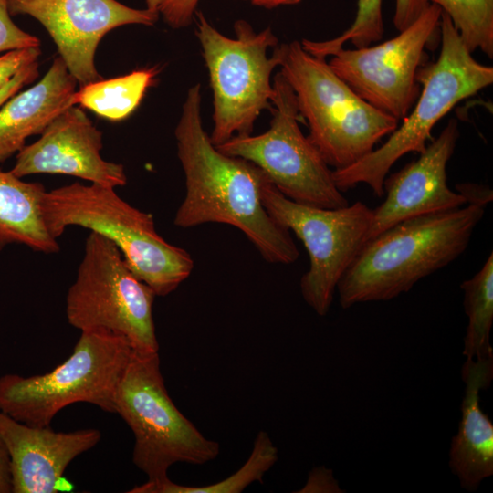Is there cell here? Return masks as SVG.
<instances>
[{
	"mask_svg": "<svg viewBox=\"0 0 493 493\" xmlns=\"http://www.w3.org/2000/svg\"><path fill=\"white\" fill-rule=\"evenodd\" d=\"M202 56L214 97V128L210 135L216 146L234 136L249 135L265 110H271V75L279 59L272 49L278 39L271 27L257 32L243 19L234 24L236 38L215 29L202 12H195Z\"/></svg>",
	"mask_w": 493,
	"mask_h": 493,
	"instance_id": "obj_8",
	"label": "cell"
},
{
	"mask_svg": "<svg viewBox=\"0 0 493 493\" xmlns=\"http://www.w3.org/2000/svg\"><path fill=\"white\" fill-rule=\"evenodd\" d=\"M439 6L469 52L493 58V0H430Z\"/></svg>",
	"mask_w": 493,
	"mask_h": 493,
	"instance_id": "obj_23",
	"label": "cell"
},
{
	"mask_svg": "<svg viewBox=\"0 0 493 493\" xmlns=\"http://www.w3.org/2000/svg\"><path fill=\"white\" fill-rule=\"evenodd\" d=\"M458 193L467 205L486 207L493 199L492 189L484 184L475 183H460L456 185Z\"/></svg>",
	"mask_w": 493,
	"mask_h": 493,
	"instance_id": "obj_30",
	"label": "cell"
},
{
	"mask_svg": "<svg viewBox=\"0 0 493 493\" xmlns=\"http://www.w3.org/2000/svg\"><path fill=\"white\" fill-rule=\"evenodd\" d=\"M41 209L56 239L68 226H78L114 243L129 268L156 296L174 291L192 273L190 254L163 238L152 215L121 199L114 188L76 182L46 191Z\"/></svg>",
	"mask_w": 493,
	"mask_h": 493,
	"instance_id": "obj_3",
	"label": "cell"
},
{
	"mask_svg": "<svg viewBox=\"0 0 493 493\" xmlns=\"http://www.w3.org/2000/svg\"><path fill=\"white\" fill-rule=\"evenodd\" d=\"M464 309L468 319L463 354L467 359L493 357L490 330L493 323V254L482 267L460 285Z\"/></svg>",
	"mask_w": 493,
	"mask_h": 493,
	"instance_id": "obj_21",
	"label": "cell"
},
{
	"mask_svg": "<svg viewBox=\"0 0 493 493\" xmlns=\"http://www.w3.org/2000/svg\"><path fill=\"white\" fill-rule=\"evenodd\" d=\"M458 138V122L451 119L416 160L385 177V199L372 210L366 241L402 221L456 209L466 204L447 185L446 165Z\"/></svg>",
	"mask_w": 493,
	"mask_h": 493,
	"instance_id": "obj_15",
	"label": "cell"
},
{
	"mask_svg": "<svg viewBox=\"0 0 493 493\" xmlns=\"http://www.w3.org/2000/svg\"><path fill=\"white\" fill-rule=\"evenodd\" d=\"M152 289L125 263L118 247L95 232L88 236L77 277L66 299L68 323L125 338L133 351H159Z\"/></svg>",
	"mask_w": 493,
	"mask_h": 493,
	"instance_id": "obj_9",
	"label": "cell"
},
{
	"mask_svg": "<svg viewBox=\"0 0 493 493\" xmlns=\"http://www.w3.org/2000/svg\"><path fill=\"white\" fill-rule=\"evenodd\" d=\"M272 84V119L267 131L234 136L216 149L258 166L283 195L296 203L324 209L348 205L330 166L300 130L299 121L303 119L290 85L279 71Z\"/></svg>",
	"mask_w": 493,
	"mask_h": 493,
	"instance_id": "obj_10",
	"label": "cell"
},
{
	"mask_svg": "<svg viewBox=\"0 0 493 493\" xmlns=\"http://www.w3.org/2000/svg\"><path fill=\"white\" fill-rule=\"evenodd\" d=\"M46 189L25 182L11 171L0 170V250L22 244L44 254H55L59 245L48 232L41 209Z\"/></svg>",
	"mask_w": 493,
	"mask_h": 493,
	"instance_id": "obj_19",
	"label": "cell"
},
{
	"mask_svg": "<svg viewBox=\"0 0 493 493\" xmlns=\"http://www.w3.org/2000/svg\"><path fill=\"white\" fill-rule=\"evenodd\" d=\"M440 40L438 58L418 72L422 89L402 125L378 149L350 166L332 171L341 192L365 184L376 196L382 197L383 182L392 166L406 153L424 151L433 128L444 116L458 102L492 84L493 68L472 57L443 12Z\"/></svg>",
	"mask_w": 493,
	"mask_h": 493,
	"instance_id": "obj_5",
	"label": "cell"
},
{
	"mask_svg": "<svg viewBox=\"0 0 493 493\" xmlns=\"http://www.w3.org/2000/svg\"><path fill=\"white\" fill-rule=\"evenodd\" d=\"M11 16L37 20L80 86L103 79L95 66L97 47L110 30L126 25L153 26L159 13L117 0H6Z\"/></svg>",
	"mask_w": 493,
	"mask_h": 493,
	"instance_id": "obj_13",
	"label": "cell"
},
{
	"mask_svg": "<svg viewBox=\"0 0 493 493\" xmlns=\"http://www.w3.org/2000/svg\"><path fill=\"white\" fill-rule=\"evenodd\" d=\"M38 61H35L20 69L12 79L0 89V107L12 96L27 84L32 83L38 76Z\"/></svg>",
	"mask_w": 493,
	"mask_h": 493,
	"instance_id": "obj_29",
	"label": "cell"
},
{
	"mask_svg": "<svg viewBox=\"0 0 493 493\" xmlns=\"http://www.w3.org/2000/svg\"><path fill=\"white\" fill-rule=\"evenodd\" d=\"M77 84L58 56L37 83L18 91L0 107V162L20 152L30 136L41 134L58 114L72 106Z\"/></svg>",
	"mask_w": 493,
	"mask_h": 493,
	"instance_id": "obj_18",
	"label": "cell"
},
{
	"mask_svg": "<svg viewBox=\"0 0 493 493\" xmlns=\"http://www.w3.org/2000/svg\"><path fill=\"white\" fill-rule=\"evenodd\" d=\"M278 460V449L265 431H259L245 464L226 478L211 485L184 486L168 478L147 481L135 486L130 493H240L254 482H263L265 474Z\"/></svg>",
	"mask_w": 493,
	"mask_h": 493,
	"instance_id": "obj_22",
	"label": "cell"
},
{
	"mask_svg": "<svg viewBox=\"0 0 493 493\" xmlns=\"http://www.w3.org/2000/svg\"><path fill=\"white\" fill-rule=\"evenodd\" d=\"M128 341L105 330H82L72 353L52 371L0 377V411L31 426H49L75 403L115 413L116 392L131 358Z\"/></svg>",
	"mask_w": 493,
	"mask_h": 493,
	"instance_id": "obj_6",
	"label": "cell"
},
{
	"mask_svg": "<svg viewBox=\"0 0 493 493\" xmlns=\"http://www.w3.org/2000/svg\"><path fill=\"white\" fill-rule=\"evenodd\" d=\"M0 436L10 458L12 493L71 490L63 477L69 463L100 440L95 428L57 432L31 426L0 411Z\"/></svg>",
	"mask_w": 493,
	"mask_h": 493,
	"instance_id": "obj_16",
	"label": "cell"
},
{
	"mask_svg": "<svg viewBox=\"0 0 493 493\" xmlns=\"http://www.w3.org/2000/svg\"><path fill=\"white\" fill-rule=\"evenodd\" d=\"M260 199L268 215L304 244L309 268L300 279L306 303L320 316L328 313L337 285L366 241L372 209L362 202L324 209L296 203L264 179Z\"/></svg>",
	"mask_w": 493,
	"mask_h": 493,
	"instance_id": "obj_11",
	"label": "cell"
},
{
	"mask_svg": "<svg viewBox=\"0 0 493 493\" xmlns=\"http://www.w3.org/2000/svg\"><path fill=\"white\" fill-rule=\"evenodd\" d=\"M466 384L457 434L452 438L449 467L467 491L493 475V424L479 405V393L493 379V357L467 359L462 368Z\"/></svg>",
	"mask_w": 493,
	"mask_h": 493,
	"instance_id": "obj_17",
	"label": "cell"
},
{
	"mask_svg": "<svg viewBox=\"0 0 493 493\" xmlns=\"http://www.w3.org/2000/svg\"><path fill=\"white\" fill-rule=\"evenodd\" d=\"M484 213L467 205L415 216L367 240L337 285L341 308L408 292L465 252Z\"/></svg>",
	"mask_w": 493,
	"mask_h": 493,
	"instance_id": "obj_2",
	"label": "cell"
},
{
	"mask_svg": "<svg viewBox=\"0 0 493 493\" xmlns=\"http://www.w3.org/2000/svg\"><path fill=\"white\" fill-rule=\"evenodd\" d=\"M157 72L156 68H141L80 86L71 97V105L86 108L110 121H121L140 105Z\"/></svg>",
	"mask_w": 493,
	"mask_h": 493,
	"instance_id": "obj_20",
	"label": "cell"
},
{
	"mask_svg": "<svg viewBox=\"0 0 493 493\" xmlns=\"http://www.w3.org/2000/svg\"><path fill=\"white\" fill-rule=\"evenodd\" d=\"M430 0H395L393 25L402 31L414 22L430 5Z\"/></svg>",
	"mask_w": 493,
	"mask_h": 493,
	"instance_id": "obj_28",
	"label": "cell"
},
{
	"mask_svg": "<svg viewBox=\"0 0 493 493\" xmlns=\"http://www.w3.org/2000/svg\"><path fill=\"white\" fill-rule=\"evenodd\" d=\"M11 16L6 0H0V53L40 47V40L17 26Z\"/></svg>",
	"mask_w": 493,
	"mask_h": 493,
	"instance_id": "obj_25",
	"label": "cell"
},
{
	"mask_svg": "<svg viewBox=\"0 0 493 493\" xmlns=\"http://www.w3.org/2000/svg\"><path fill=\"white\" fill-rule=\"evenodd\" d=\"M382 4L383 0H357L356 16L348 29L330 40L303 39L300 42L303 48L316 57L326 58L346 43L360 48L381 40L383 35Z\"/></svg>",
	"mask_w": 493,
	"mask_h": 493,
	"instance_id": "obj_24",
	"label": "cell"
},
{
	"mask_svg": "<svg viewBox=\"0 0 493 493\" xmlns=\"http://www.w3.org/2000/svg\"><path fill=\"white\" fill-rule=\"evenodd\" d=\"M0 493H12L10 458L0 436Z\"/></svg>",
	"mask_w": 493,
	"mask_h": 493,
	"instance_id": "obj_31",
	"label": "cell"
},
{
	"mask_svg": "<svg viewBox=\"0 0 493 493\" xmlns=\"http://www.w3.org/2000/svg\"><path fill=\"white\" fill-rule=\"evenodd\" d=\"M199 0H165L159 9L164 22L173 28L190 26Z\"/></svg>",
	"mask_w": 493,
	"mask_h": 493,
	"instance_id": "obj_27",
	"label": "cell"
},
{
	"mask_svg": "<svg viewBox=\"0 0 493 493\" xmlns=\"http://www.w3.org/2000/svg\"><path fill=\"white\" fill-rule=\"evenodd\" d=\"M442 11L430 5L394 37L376 46L334 52L328 64L362 99L374 108L403 120L421 89L419 70L426 48L438 39Z\"/></svg>",
	"mask_w": 493,
	"mask_h": 493,
	"instance_id": "obj_12",
	"label": "cell"
},
{
	"mask_svg": "<svg viewBox=\"0 0 493 493\" xmlns=\"http://www.w3.org/2000/svg\"><path fill=\"white\" fill-rule=\"evenodd\" d=\"M272 49L308 122V138L329 166L338 170L353 164L398 127V120L362 99L325 58L306 51L299 41Z\"/></svg>",
	"mask_w": 493,
	"mask_h": 493,
	"instance_id": "obj_4",
	"label": "cell"
},
{
	"mask_svg": "<svg viewBox=\"0 0 493 493\" xmlns=\"http://www.w3.org/2000/svg\"><path fill=\"white\" fill-rule=\"evenodd\" d=\"M102 133L79 106L58 114L35 142L16 154L10 170L22 178L31 174H66L114 188L127 184L122 164L100 154Z\"/></svg>",
	"mask_w": 493,
	"mask_h": 493,
	"instance_id": "obj_14",
	"label": "cell"
},
{
	"mask_svg": "<svg viewBox=\"0 0 493 493\" xmlns=\"http://www.w3.org/2000/svg\"><path fill=\"white\" fill-rule=\"evenodd\" d=\"M115 414L134 435L132 461L150 482L168 478L175 463L203 465L220 453L171 399L161 372L159 351H131L119 383Z\"/></svg>",
	"mask_w": 493,
	"mask_h": 493,
	"instance_id": "obj_7",
	"label": "cell"
},
{
	"mask_svg": "<svg viewBox=\"0 0 493 493\" xmlns=\"http://www.w3.org/2000/svg\"><path fill=\"white\" fill-rule=\"evenodd\" d=\"M201 85L192 86L174 130L177 155L185 177V195L173 224L187 228L206 223L233 226L270 263L291 264L299 251L290 231L263 206L260 188L267 174L253 163L221 152L201 117Z\"/></svg>",
	"mask_w": 493,
	"mask_h": 493,
	"instance_id": "obj_1",
	"label": "cell"
},
{
	"mask_svg": "<svg viewBox=\"0 0 493 493\" xmlns=\"http://www.w3.org/2000/svg\"><path fill=\"white\" fill-rule=\"evenodd\" d=\"M254 5L274 8L279 5H296L301 0H249Z\"/></svg>",
	"mask_w": 493,
	"mask_h": 493,
	"instance_id": "obj_32",
	"label": "cell"
},
{
	"mask_svg": "<svg viewBox=\"0 0 493 493\" xmlns=\"http://www.w3.org/2000/svg\"><path fill=\"white\" fill-rule=\"evenodd\" d=\"M165 0H146V5L149 10L158 12Z\"/></svg>",
	"mask_w": 493,
	"mask_h": 493,
	"instance_id": "obj_33",
	"label": "cell"
},
{
	"mask_svg": "<svg viewBox=\"0 0 493 493\" xmlns=\"http://www.w3.org/2000/svg\"><path fill=\"white\" fill-rule=\"evenodd\" d=\"M41 50L39 47L16 49L0 55V89L24 67L37 61Z\"/></svg>",
	"mask_w": 493,
	"mask_h": 493,
	"instance_id": "obj_26",
	"label": "cell"
}]
</instances>
